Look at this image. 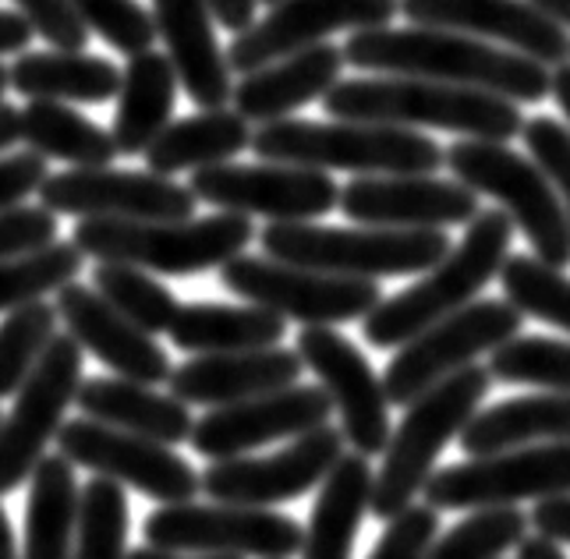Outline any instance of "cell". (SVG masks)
Returning a JSON list of instances; mask_svg holds the SVG:
<instances>
[{
	"label": "cell",
	"mask_w": 570,
	"mask_h": 559,
	"mask_svg": "<svg viewBox=\"0 0 570 559\" xmlns=\"http://www.w3.org/2000/svg\"><path fill=\"white\" fill-rule=\"evenodd\" d=\"M341 53L344 65H355L362 71L436 78V82L503 96L510 104H542L549 96L546 65L450 29H358L341 47Z\"/></svg>",
	"instance_id": "6da1fadb"
},
{
	"label": "cell",
	"mask_w": 570,
	"mask_h": 559,
	"mask_svg": "<svg viewBox=\"0 0 570 559\" xmlns=\"http://www.w3.org/2000/svg\"><path fill=\"white\" fill-rule=\"evenodd\" d=\"M323 110L333 121L440 128L464 138H482V143H510L524 125L518 104L503 96L415 75L333 82L323 92Z\"/></svg>",
	"instance_id": "7a4b0ae2"
},
{
	"label": "cell",
	"mask_w": 570,
	"mask_h": 559,
	"mask_svg": "<svg viewBox=\"0 0 570 559\" xmlns=\"http://www.w3.org/2000/svg\"><path fill=\"white\" fill-rule=\"evenodd\" d=\"M510 242H514V219L503 209H479L468 219V234L458 248H450L436 266L425 269L419 284L383 297L365 315V341L372 347L393 351L419 336L425 326L471 305L485 284H493L503 258L510 255Z\"/></svg>",
	"instance_id": "3957f363"
},
{
	"label": "cell",
	"mask_w": 570,
	"mask_h": 559,
	"mask_svg": "<svg viewBox=\"0 0 570 559\" xmlns=\"http://www.w3.org/2000/svg\"><path fill=\"white\" fill-rule=\"evenodd\" d=\"M255 237L242 213L188 216V219H82L71 245L86 258L125 263L160 276H195L220 269L242 255Z\"/></svg>",
	"instance_id": "277c9868"
},
{
	"label": "cell",
	"mask_w": 570,
	"mask_h": 559,
	"mask_svg": "<svg viewBox=\"0 0 570 559\" xmlns=\"http://www.w3.org/2000/svg\"><path fill=\"white\" fill-rule=\"evenodd\" d=\"M489 386H493V375L485 365H464L407 404L401 425L390 432L383 468L372 474V517L390 521L415 503L425 478L436 471V457L450 439L461 435L468 418L485 401Z\"/></svg>",
	"instance_id": "5b68a950"
},
{
	"label": "cell",
	"mask_w": 570,
	"mask_h": 559,
	"mask_svg": "<svg viewBox=\"0 0 570 559\" xmlns=\"http://www.w3.org/2000/svg\"><path fill=\"white\" fill-rule=\"evenodd\" d=\"M248 146L269 164H294L326 174H436L443 167V149L436 146V138L397 125H316L281 117V121H266Z\"/></svg>",
	"instance_id": "8992f818"
},
{
	"label": "cell",
	"mask_w": 570,
	"mask_h": 559,
	"mask_svg": "<svg viewBox=\"0 0 570 559\" xmlns=\"http://www.w3.org/2000/svg\"><path fill=\"white\" fill-rule=\"evenodd\" d=\"M266 258L320 269L333 276H411L425 273L450 252L446 231L401 227H320V224H269L259 234Z\"/></svg>",
	"instance_id": "52a82bcc"
},
{
	"label": "cell",
	"mask_w": 570,
	"mask_h": 559,
	"mask_svg": "<svg viewBox=\"0 0 570 559\" xmlns=\"http://www.w3.org/2000/svg\"><path fill=\"white\" fill-rule=\"evenodd\" d=\"M443 164L464 188L497 198L503 213L532 242L535 258L557 269L570 266V224L563 203L532 159H524L507 143L458 138L454 146L443 149Z\"/></svg>",
	"instance_id": "ba28073f"
},
{
	"label": "cell",
	"mask_w": 570,
	"mask_h": 559,
	"mask_svg": "<svg viewBox=\"0 0 570 559\" xmlns=\"http://www.w3.org/2000/svg\"><path fill=\"white\" fill-rule=\"evenodd\" d=\"M220 284L248 305L294 318L302 326H341L351 318H365L383 302L376 280L333 276L259 255H234L220 266Z\"/></svg>",
	"instance_id": "9c48e42d"
},
{
	"label": "cell",
	"mask_w": 570,
	"mask_h": 559,
	"mask_svg": "<svg viewBox=\"0 0 570 559\" xmlns=\"http://www.w3.org/2000/svg\"><path fill=\"white\" fill-rule=\"evenodd\" d=\"M521 312L510 302H471L454 315L425 326L419 336L397 347L383 372V393L390 408H407L419 393L436 386L479 354L497 351L521 333Z\"/></svg>",
	"instance_id": "30bf717a"
},
{
	"label": "cell",
	"mask_w": 570,
	"mask_h": 559,
	"mask_svg": "<svg viewBox=\"0 0 570 559\" xmlns=\"http://www.w3.org/2000/svg\"><path fill=\"white\" fill-rule=\"evenodd\" d=\"M146 546L170 552L291 559L302 552V524L266 507L167 503L146 521Z\"/></svg>",
	"instance_id": "8fae6325"
},
{
	"label": "cell",
	"mask_w": 570,
	"mask_h": 559,
	"mask_svg": "<svg viewBox=\"0 0 570 559\" xmlns=\"http://www.w3.org/2000/svg\"><path fill=\"white\" fill-rule=\"evenodd\" d=\"M570 492V443H532L440 468L425 478L422 503L432 510L518 507L524 499Z\"/></svg>",
	"instance_id": "7c38bea8"
},
{
	"label": "cell",
	"mask_w": 570,
	"mask_h": 559,
	"mask_svg": "<svg viewBox=\"0 0 570 559\" xmlns=\"http://www.w3.org/2000/svg\"><path fill=\"white\" fill-rule=\"evenodd\" d=\"M82 386V347L68 333H53L36 369L18 386V401L0 418V496L29 482L32 468L47 457L50 439L65 425V411Z\"/></svg>",
	"instance_id": "4fadbf2b"
},
{
	"label": "cell",
	"mask_w": 570,
	"mask_h": 559,
	"mask_svg": "<svg viewBox=\"0 0 570 559\" xmlns=\"http://www.w3.org/2000/svg\"><path fill=\"white\" fill-rule=\"evenodd\" d=\"M188 192L224 213L266 216L273 224H305L337 209L341 188L326 170L294 164H213L191 174Z\"/></svg>",
	"instance_id": "5bb4252c"
},
{
	"label": "cell",
	"mask_w": 570,
	"mask_h": 559,
	"mask_svg": "<svg viewBox=\"0 0 570 559\" xmlns=\"http://www.w3.org/2000/svg\"><path fill=\"white\" fill-rule=\"evenodd\" d=\"M57 453L75 468L114 478L117 486H128L164 507L199 496V474L181 453H174V447L110 429L92 418H75L57 429Z\"/></svg>",
	"instance_id": "9a60e30c"
},
{
	"label": "cell",
	"mask_w": 570,
	"mask_h": 559,
	"mask_svg": "<svg viewBox=\"0 0 570 559\" xmlns=\"http://www.w3.org/2000/svg\"><path fill=\"white\" fill-rule=\"evenodd\" d=\"M344 457V435L330 422L305 435H294L291 443L273 457H230L213 461L199 474V492L213 503L234 507H281L291 499H302L323 486L330 468Z\"/></svg>",
	"instance_id": "2e32d148"
},
{
	"label": "cell",
	"mask_w": 570,
	"mask_h": 559,
	"mask_svg": "<svg viewBox=\"0 0 570 559\" xmlns=\"http://www.w3.org/2000/svg\"><path fill=\"white\" fill-rule=\"evenodd\" d=\"M36 195L53 216L78 219H188L199 206V198L170 177L110 167L47 174Z\"/></svg>",
	"instance_id": "e0dca14e"
},
{
	"label": "cell",
	"mask_w": 570,
	"mask_h": 559,
	"mask_svg": "<svg viewBox=\"0 0 570 559\" xmlns=\"http://www.w3.org/2000/svg\"><path fill=\"white\" fill-rule=\"evenodd\" d=\"M294 351H298L302 365L320 379L333 411L341 414L344 443L362 457L383 453L393 432L390 401L368 357L333 326H305Z\"/></svg>",
	"instance_id": "ac0fdd59"
},
{
	"label": "cell",
	"mask_w": 570,
	"mask_h": 559,
	"mask_svg": "<svg viewBox=\"0 0 570 559\" xmlns=\"http://www.w3.org/2000/svg\"><path fill=\"white\" fill-rule=\"evenodd\" d=\"M401 14L397 0H277L266 18L245 26L227 47L230 71L248 75L287 53L323 43L344 29H380Z\"/></svg>",
	"instance_id": "d6986e66"
},
{
	"label": "cell",
	"mask_w": 570,
	"mask_h": 559,
	"mask_svg": "<svg viewBox=\"0 0 570 559\" xmlns=\"http://www.w3.org/2000/svg\"><path fill=\"white\" fill-rule=\"evenodd\" d=\"M333 404L323 386H284L242 404L213 408L195 418L188 443L206 461H230L281 439L305 435L330 422Z\"/></svg>",
	"instance_id": "ffe728a7"
},
{
	"label": "cell",
	"mask_w": 570,
	"mask_h": 559,
	"mask_svg": "<svg viewBox=\"0 0 570 559\" xmlns=\"http://www.w3.org/2000/svg\"><path fill=\"white\" fill-rule=\"evenodd\" d=\"M337 206L362 227L446 231L479 213V195L432 174H362L341 188Z\"/></svg>",
	"instance_id": "44dd1931"
},
{
	"label": "cell",
	"mask_w": 570,
	"mask_h": 559,
	"mask_svg": "<svg viewBox=\"0 0 570 559\" xmlns=\"http://www.w3.org/2000/svg\"><path fill=\"white\" fill-rule=\"evenodd\" d=\"M411 26L500 39L532 61L557 68L570 57V36L528 0H397Z\"/></svg>",
	"instance_id": "7402d4cb"
},
{
	"label": "cell",
	"mask_w": 570,
	"mask_h": 559,
	"mask_svg": "<svg viewBox=\"0 0 570 559\" xmlns=\"http://www.w3.org/2000/svg\"><path fill=\"white\" fill-rule=\"evenodd\" d=\"M57 318L68 326L71 341L89 351L96 362H104L114 375L131 379V383L156 386L167 383L170 375V357L167 351L142 333L121 312H114L100 294L86 284H65L57 291Z\"/></svg>",
	"instance_id": "603a6c76"
},
{
	"label": "cell",
	"mask_w": 570,
	"mask_h": 559,
	"mask_svg": "<svg viewBox=\"0 0 570 559\" xmlns=\"http://www.w3.org/2000/svg\"><path fill=\"white\" fill-rule=\"evenodd\" d=\"M302 357L287 347L230 351V354H195L185 365L170 369L167 390L188 408H227L252 396L294 386L302 379Z\"/></svg>",
	"instance_id": "cb8c5ba5"
},
{
	"label": "cell",
	"mask_w": 570,
	"mask_h": 559,
	"mask_svg": "<svg viewBox=\"0 0 570 559\" xmlns=\"http://www.w3.org/2000/svg\"><path fill=\"white\" fill-rule=\"evenodd\" d=\"M153 26L191 104L199 110L227 107L234 92L230 65L206 0H153Z\"/></svg>",
	"instance_id": "d4e9b609"
},
{
	"label": "cell",
	"mask_w": 570,
	"mask_h": 559,
	"mask_svg": "<svg viewBox=\"0 0 570 559\" xmlns=\"http://www.w3.org/2000/svg\"><path fill=\"white\" fill-rule=\"evenodd\" d=\"M344 53L333 43H316L298 53H287L266 68L248 71L230 92V104L245 121H281L291 110H298L312 99H323V92L341 82Z\"/></svg>",
	"instance_id": "484cf974"
},
{
	"label": "cell",
	"mask_w": 570,
	"mask_h": 559,
	"mask_svg": "<svg viewBox=\"0 0 570 559\" xmlns=\"http://www.w3.org/2000/svg\"><path fill=\"white\" fill-rule=\"evenodd\" d=\"M75 404L82 411V418H92V422H104L121 432L156 439V443H164V447L188 443L191 425H195L188 404H181L178 396L156 393L153 386L131 383V379H121V375L82 379V386L75 393Z\"/></svg>",
	"instance_id": "4316f807"
},
{
	"label": "cell",
	"mask_w": 570,
	"mask_h": 559,
	"mask_svg": "<svg viewBox=\"0 0 570 559\" xmlns=\"http://www.w3.org/2000/svg\"><path fill=\"white\" fill-rule=\"evenodd\" d=\"M372 464L362 453H344L323 478L316 503L302 528V559H351L372 499Z\"/></svg>",
	"instance_id": "83f0119b"
},
{
	"label": "cell",
	"mask_w": 570,
	"mask_h": 559,
	"mask_svg": "<svg viewBox=\"0 0 570 559\" xmlns=\"http://www.w3.org/2000/svg\"><path fill=\"white\" fill-rule=\"evenodd\" d=\"M458 443L468 457H489L532 443H570V393L546 390L475 411Z\"/></svg>",
	"instance_id": "f1b7e54d"
},
{
	"label": "cell",
	"mask_w": 570,
	"mask_h": 559,
	"mask_svg": "<svg viewBox=\"0 0 570 559\" xmlns=\"http://www.w3.org/2000/svg\"><path fill=\"white\" fill-rule=\"evenodd\" d=\"M174 96H178V75H174L167 53L142 50L128 57L121 71V89H117V114H114V149L121 156L146 153L174 117Z\"/></svg>",
	"instance_id": "f546056e"
},
{
	"label": "cell",
	"mask_w": 570,
	"mask_h": 559,
	"mask_svg": "<svg viewBox=\"0 0 570 559\" xmlns=\"http://www.w3.org/2000/svg\"><path fill=\"white\" fill-rule=\"evenodd\" d=\"M8 82L26 99L53 104H110L121 89V68L86 50H22L8 68Z\"/></svg>",
	"instance_id": "4dcf8cb0"
},
{
	"label": "cell",
	"mask_w": 570,
	"mask_h": 559,
	"mask_svg": "<svg viewBox=\"0 0 570 559\" xmlns=\"http://www.w3.org/2000/svg\"><path fill=\"white\" fill-rule=\"evenodd\" d=\"M287 318L273 315L259 305H181L167 336L174 347L191 354H230L277 347L287 336Z\"/></svg>",
	"instance_id": "1f68e13d"
},
{
	"label": "cell",
	"mask_w": 570,
	"mask_h": 559,
	"mask_svg": "<svg viewBox=\"0 0 570 559\" xmlns=\"http://www.w3.org/2000/svg\"><path fill=\"white\" fill-rule=\"evenodd\" d=\"M252 131L238 110H203L185 121H170L160 138L142 153L149 174L170 177L178 170H203L213 164H227L230 156L248 149Z\"/></svg>",
	"instance_id": "d6a6232c"
},
{
	"label": "cell",
	"mask_w": 570,
	"mask_h": 559,
	"mask_svg": "<svg viewBox=\"0 0 570 559\" xmlns=\"http://www.w3.org/2000/svg\"><path fill=\"white\" fill-rule=\"evenodd\" d=\"M78 521V478L68 457H43L29 474L22 559H71Z\"/></svg>",
	"instance_id": "836d02e7"
},
{
	"label": "cell",
	"mask_w": 570,
	"mask_h": 559,
	"mask_svg": "<svg viewBox=\"0 0 570 559\" xmlns=\"http://www.w3.org/2000/svg\"><path fill=\"white\" fill-rule=\"evenodd\" d=\"M22 117V143L43 159L71 167H107L117 156L110 131L92 125L89 117L53 99H29Z\"/></svg>",
	"instance_id": "e575fe53"
},
{
	"label": "cell",
	"mask_w": 570,
	"mask_h": 559,
	"mask_svg": "<svg viewBox=\"0 0 570 559\" xmlns=\"http://www.w3.org/2000/svg\"><path fill=\"white\" fill-rule=\"evenodd\" d=\"M128 556V496L114 478L96 474L78 489V521L71 559H125Z\"/></svg>",
	"instance_id": "d590c367"
},
{
	"label": "cell",
	"mask_w": 570,
	"mask_h": 559,
	"mask_svg": "<svg viewBox=\"0 0 570 559\" xmlns=\"http://www.w3.org/2000/svg\"><path fill=\"white\" fill-rule=\"evenodd\" d=\"M92 291L104 297V302L121 312L128 323H135L142 333L156 336L167 333L174 315H178V297L164 287L160 280H153L139 266H125V263H100L92 269Z\"/></svg>",
	"instance_id": "8d00e7d4"
},
{
	"label": "cell",
	"mask_w": 570,
	"mask_h": 559,
	"mask_svg": "<svg viewBox=\"0 0 570 559\" xmlns=\"http://www.w3.org/2000/svg\"><path fill=\"white\" fill-rule=\"evenodd\" d=\"M82 252L71 242H53L14 258H0V312H14L29 302H43L82 273Z\"/></svg>",
	"instance_id": "74e56055"
},
{
	"label": "cell",
	"mask_w": 570,
	"mask_h": 559,
	"mask_svg": "<svg viewBox=\"0 0 570 559\" xmlns=\"http://www.w3.org/2000/svg\"><path fill=\"white\" fill-rule=\"evenodd\" d=\"M507 302L521 315H535L549 326L570 333V276L535 255H507L500 266Z\"/></svg>",
	"instance_id": "f35d334b"
},
{
	"label": "cell",
	"mask_w": 570,
	"mask_h": 559,
	"mask_svg": "<svg viewBox=\"0 0 570 559\" xmlns=\"http://www.w3.org/2000/svg\"><path fill=\"white\" fill-rule=\"evenodd\" d=\"M528 531V513L518 507L471 510L461 524L432 538L422 559H500Z\"/></svg>",
	"instance_id": "ab89813d"
},
{
	"label": "cell",
	"mask_w": 570,
	"mask_h": 559,
	"mask_svg": "<svg viewBox=\"0 0 570 559\" xmlns=\"http://www.w3.org/2000/svg\"><path fill=\"white\" fill-rule=\"evenodd\" d=\"M485 369L500 383L570 393V344L553 336H510L489 351Z\"/></svg>",
	"instance_id": "60d3db41"
},
{
	"label": "cell",
	"mask_w": 570,
	"mask_h": 559,
	"mask_svg": "<svg viewBox=\"0 0 570 559\" xmlns=\"http://www.w3.org/2000/svg\"><path fill=\"white\" fill-rule=\"evenodd\" d=\"M57 333V308L47 302H29L8 312L0 323V401L14 396L26 375L36 369L39 354Z\"/></svg>",
	"instance_id": "b9f144b4"
},
{
	"label": "cell",
	"mask_w": 570,
	"mask_h": 559,
	"mask_svg": "<svg viewBox=\"0 0 570 559\" xmlns=\"http://www.w3.org/2000/svg\"><path fill=\"white\" fill-rule=\"evenodd\" d=\"M75 8L89 32L100 36L117 53L135 57L142 50H153V11H146L139 0H75Z\"/></svg>",
	"instance_id": "7bdbcfd3"
},
{
	"label": "cell",
	"mask_w": 570,
	"mask_h": 559,
	"mask_svg": "<svg viewBox=\"0 0 570 559\" xmlns=\"http://www.w3.org/2000/svg\"><path fill=\"white\" fill-rule=\"evenodd\" d=\"M524 146L535 156V167L549 177V185L560 195L567 224H570V128H563L557 117H532L521 125Z\"/></svg>",
	"instance_id": "ee69618b"
},
{
	"label": "cell",
	"mask_w": 570,
	"mask_h": 559,
	"mask_svg": "<svg viewBox=\"0 0 570 559\" xmlns=\"http://www.w3.org/2000/svg\"><path fill=\"white\" fill-rule=\"evenodd\" d=\"M436 535H440V510H432L429 503H411L397 517H390L386 531L368 559H422Z\"/></svg>",
	"instance_id": "f6af8a7d"
},
{
	"label": "cell",
	"mask_w": 570,
	"mask_h": 559,
	"mask_svg": "<svg viewBox=\"0 0 570 559\" xmlns=\"http://www.w3.org/2000/svg\"><path fill=\"white\" fill-rule=\"evenodd\" d=\"M36 36H43L53 50H86L89 26L78 14L75 0H14Z\"/></svg>",
	"instance_id": "bcb514c9"
},
{
	"label": "cell",
	"mask_w": 570,
	"mask_h": 559,
	"mask_svg": "<svg viewBox=\"0 0 570 559\" xmlns=\"http://www.w3.org/2000/svg\"><path fill=\"white\" fill-rule=\"evenodd\" d=\"M57 242V216L43 206L0 209V258H14Z\"/></svg>",
	"instance_id": "7dc6e473"
},
{
	"label": "cell",
	"mask_w": 570,
	"mask_h": 559,
	"mask_svg": "<svg viewBox=\"0 0 570 559\" xmlns=\"http://www.w3.org/2000/svg\"><path fill=\"white\" fill-rule=\"evenodd\" d=\"M47 177V159L39 153H18L0 159V209L26 203Z\"/></svg>",
	"instance_id": "c3c4849f"
},
{
	"label": "cell",
	"mask_w": 570,
	"mask_h": 559,
	"mask_svg": "<svg viewBox=\"0 0 570 559\" xmlns=\"http://www.w3.org/2000/svg\"><path fill=\"white\" fill-rule=\"evenodd\" d=\"M528 524L535 528V535L549 538V542L570 546V492L539 499L535 510L528 513Z\"/></svg>",
	"instance_id": "681fc988"
},
{
	"label": "cell",
	"mask_w": 570,
	"mask_h": 559,
	"mask_svg": "<svg viewBox=\"0 0 570 559\" xmlns=\"http://www.w3.org/2000/svg\"><path fill=\"white\" fill-rule=\"evenodd\" d=\"M206 8L213 11V22H220L230 32H242L245 26L255 22L259 0H206Z\"/></svg>",
	"instance_id": "f907efd6"
},
{
	"label": "cell",
	"mask_w": 570,
	"mask_h": 559,
	"mask_svg": "<svg viewBox=\"0 0 570 559\" xmlns=\"http://www.w3.org/2000/svg\"><path fill=\"white\" fill-rule=\"evenodd\" d=\"M32 29L18 11H0V57L4 53H22L32 43Z\"/></svg>",
	"instance_id": "816d5d0a"
},
{
	"label": "cell",
	"mask_w": 570,
	"mask_h": 559,
	"mask_svg": "<svg viewBox=\"0 0 570 559\" xmlns=\"http://www.w3.org/2000/svg\"><path fill=\"white\" fill-rule=\"evenodd\" d=\"M14 143H22V117H18V107L0 99V153L11 149Z\"/></svg>",
	"instance_id": "f5cc1de1"
},
{
	"label": "cell",
	"mask_w": 570,
	"mask_h": 559,
	"mask_svg": "<svg viewBox=\"0 0 570 559\" xmlns=\"http://www.w3.org/2000/svg\"><path fill=\"white\" fill-rule=\"evenodd\" d=\"M518 549V559H567L560 552L557 542H549V538L535 535V538H521V542L514 546Z\"/></svg>",
	"instance_id": "db71d44e"
},
{
	"label": "cell",
	"mask_w": 570,
	"mask_h": 559,
	"mask_svg": "<svg viewBox=\"0 0 570 559\" xmlns=\"http://www.w3.org/2000/svg\"><path fill=\"white\" fill-rule=\"evenodd\" d=\"M549 96L557 99L563 117L570 121V65H557V71H549Z\"/></svg>",
	"instance_id": "11a10c76"
},
{
	"label": "cell",
	"mask_w": 570,
	"mask_h": 559,
	"mask_svg": "<svg viewBox=\"0 0 570 559\" xmlns=\"http://www.w3.org/2000/svg\"><path fill=\"white\" fill-rule=\"evenodd\" d=\"M125 559H242V556H206V552H170V549H153V546H142L128 552Z\"/></svg>",
	"instance_id": "9f6ffc18"
},
{
	"label": "cell",
	"mask_w": 570,
	"mask_h": 559,
	"mask_svg": "<svg viewBox=\"0 0 570 559\" xmlns=\"http://www.w3.org/2000/svg\"><path fill=\"white\" fill-rule=\"evenodd\" d=\"M528 4H535L542 14H549L563 29H570V0H528Z\"/></svg>",
	"instance_id": "6f0895ef"
},
{
	"label": "cell",
	"mask_w": 570,
	"mask_h": 559,
	"mask_svg": "<svg viewBox=\"0 0 570 559\" xmlns=\"http://www.w3.org/2000/svg\"><path fill=\"white\" fill-rule=\"evenodd\" d=\"M0 559H22V552H18V546H14V531H11L4 507H0Z\"/></svg>",
	"instance_id": "680465c9"
},
{
	"label": "cell",
	"mask_w": 570,
	"mask_h": 559,
	"mask_svg": "<svg viewBox=\"0 0 570 559\" xmlns=\"http://www.w3.org/2000/svg\"><path fill=\"white\" fill-rule=\"evenodd\" d=\"M8 89H11V82H8V68L0 65V96H4Z\"/></svg>",
	"instance_id": "91938a15"
},
{
	"label": "cell",
	"mask_w": 570,
	"mask_h": 559,
	"mask_svg": "<svg viewBox=\"0 0 570 559\" xmlns=\"http://www.w3.org/2000/svg\"><path fill=\"white\" fill-rule=\"evenodd\" d=\"M259 4H269V8H273V4H277V0H259Z\"/></svg>",
	"instance_id": "94428289"
}]
</instances>
